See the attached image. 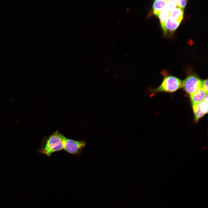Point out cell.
I'll list each match as a JSON object with an SVG mask.
<instances>
[{
	"instance_id": "1",
	"label": "cell",
	"mask_w": 208,
	"mask_h": 208,
	"mask_svg": "<svg viewBox=\"0 0 208 208\" xmlns=\"http://www.w3.org/2000/svg\"><path fill=\"white\" fill-rule=\"evenodd\" d=\"M65 136L57 130L42 140L38 152L50 157L53 153L63 150Z\"/></svg>"
},
{
	"instance_id": "2",
	"label": "cell",
	"mask_w": 208,
	"mask_h": 208,
	"mask_svg": "<svg viewBox=\"0 0 208 208\" xmlns=\"http://www.w3.org/2000/svg\"><path fill=\"white\" fill-rule=\"evenodd\" d=\"M182 83V81L179 78L173 76H169L164 78L161 84L152 92H174L181 87Z\"/></svg>"
},
{
	"instance_id": "3",
	"label": "cell",
	"mask_w": 208,
	"mask_h": 208,
	"mask_svg": "<svg viewBox=\"0 0 208 208\" xmlns=\"http://www.w3.org/2000/svg\"><path fill=\"white\" fill-rule=\"evenodd\" d=\"M203 81L196 76L191 75L182 82L181 87L187 93L191 95L201 88Z\"/></svg>"
},
{
	"instance_id": "4",
	"label": "cell",
	"mask_w": 208,
	"mask_h": 208,
	"mask_svg": "<svg viewBox=\"0 0 208 208\" xmlns=\"http://www.w3.org/2000/svg\"><path fill=\"white\" fill-rule=\"evenodd\" d=\"M86 145V143L83 140H75L65 137L63 150L70 154L79 155Z\"/></svg>"
},
{
	"instance_id": "5",
	"label": "cell",
	"mask_w": 208,
	"mask_h": 208,
	"mask_svg": "<svg viewBox=\"0 0 208 208\" xmlns=\"http://www.w3.org/2000/svg\"><path fill=\"white\" fill-rule=\"evenodd\" d=\"M207 96L202 102L192 105L194 114V122L197 123L200 119L207 113Z\"/></svg>"
},
{
	"instance_id": "6",
	"label": "cell",
	"mask_w": 208,
	"mask_h": 208,
	"mask_svg": "<svg viewBox=\"0 0 208 208\" xmlns=\"http://www.w3.org/2000/svg\"><path fill=\"white\" fill-rule=\"evenodd\" d=\"M181 22L172 20L170 16L167 18L164 26L162 28L165 36L171 34L179 26Z\"/></svg>"
},
{
	"instance_id": "7",
	"label": "cell",
	"mask_w": 208,
	"mask_h": 208,
	"mask_svg": "<svg viewBox=\"0 0 208 208\" xmlns=\"http://www.w3.org/2000/svg\"><path fill=\"white\" fill-rule=\"evenodd\" d=\"M207 96V93L200 88L194 94L190 95L192 105L198 104L203 101Z\"/></svg>"
},
{
	"instance_id": "8",
	"label": "cell",
	"mask_w": 208,
	"mask_h": 208,
	"mask_svg": "<svg viewBox=\"0 0 208 208\" xmlns=\"http://www.w3.org/2000/svg\"><path fill=\"white\" fill-rule=\"evenodd\" d=\"M183 13L184 9L177 8L170 12L169 16L172 20L181 22L183 19Z\"/></svg>"
},
{
	"instance_id": "9",
	"label": "cell",
	"mask_w": 208,
	"mask_h": 208,
	"mask_svg": "<svg viewBox=\"0 0 208 208\" xmlns=\"http://www.w3.org/2000/svg\"><path fill=\"white\" fill-rule=\"evenodd\" d=\"M167 3V0H156L153 2L152 12L156 16L164 8Z\"/></svg>"
},
{
	"instance_id": "10",
	"label": "cell",
	"mask_w": 208,
	"mask_h": 208,
	"mask_svg": "<svg viewBox=\"0 0 208 208\" xmlns=\"http://www.w3.org/2000/svg\"><path fill=\"white\" fill-rule=\"evenodd\" d=\"M170 13L167 10L164 8L156 16L159 19L161 28L164 26L166 20L169 16Z\"/></svg>"
},
{
	"instance_id": "11",
	"label": "cell",
	"mask_w": 208,
	"mask_h": 208,
	"mask_svg": "<svg viewBox=\"0 0 208 208\" xmlns=\"http://www.w3.org/2000/svg\"><path fill=\"white\" fill-rule=\"evenodd\" d=\"M177 5L175 0H167V3L164 8L170 12L176 8Z\"/></svg>"
},
{
	"instance_id": "12",
	"label": "cell",
	"mask_w": 208,
	"mask_h": 208,
	"mask_svg": "<svg viewBox=\"0 0 208 208\" xmlns=\"http://www.w3.org/2000/svg\"><path fill=\"white\" fill-rule=\"evenodd\" d=\"M177 5L179 8L184 9L187 4V1L186 0H175Z\"/></svg>"
},
{
	"instance_id": "13",
	"label": "cell",
	"mask_w": 208,
	"mask_h": 208,
	"mask_svg": "<svg viewBox=\"0 0 208 208\" xmlns=\"http://www.w3.org/2000/svg\"><path fill=\"white\" fill-rule=\"evenodd\" d=\"M202 89L206 92H208V80L207 79L203 81L202 85L201 87Z\"/></svg>"
}]
</instances>
